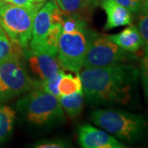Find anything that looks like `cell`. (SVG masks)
<instances>
[{"label":"cell","mask_w":148,"mask_h":148,"mask_svg":"<svg viewBox=\"0 0 148 148\" xmlns=\"http://www.w3.org/2000/svg\"><path fill=\"white\" fill-rule=\"evenodd\" d=\"M139 76L138 68L127 63L85 69L80 77L89 102L127 105L133 100Z\"/></svg>","instance_id":"1"},{"label":"cell","mask_w":148,"mask_h":148,"mask_svg":"<svg viewBox=\"0 0 148 148\" xmlns=\"http://www.w3.org/2000/svg\"><path fill=\"white\" fill-rule=\"evenodd\" d=\"M90 119L114 137L127 143L148 138V119L142 114L120 110H96Z\"/></svg>","instance_id":"2"},{"label":"cell","mask_w":148,"mask_h":148,"mask_svg":"<svg viewBox=\"0 0 148 148\" xmlns=\"http://www.w3.org/2000/svg\"><path fill=\"white\" fill-rule=\"evenodd\" d=\"M16 107L32 124L53 125L64 120V113L58 97L36 88L19 100Z\"/></svg>","instance_id":"3"},{"label":"cell","mask_w":148,"mask_h":148,"mask_svg":"<svg viewBox=\"0 0 148 148\" xmlns=\"http://www.w3.org/2000/svg\"><path fill=\"white\" fill-rule=\"evenodd\" d=\"M37 3L32 7H21L3 3L0 5V24L12 41L23 49L27 48L32 37L34 19L43 5Z\"/></svg>","instance_id":"4"},{"label":"cell","mask_w":148,"mask_h":148,"mask_svg":"<svg viewBox=\"0 0 148 148\" xmlns=\"http://www.w3.org/2000/svg\"><path fill=\"white\" fill-rule=\"evenodd\" d=\"M24 57H13L0 64V103L38 88L28 74Z\"/></svg>","instance_id":"5"},{"label":"cell","mask_w":148,"mask_h":148,"mask_svg":"<svg viewBox=\"0 0 148 148\" xmlns=\"http://www.w3.org/2000/svg\"><path fill=\"white\" fill-rule=\"evenodd\" d=\"M92 33L87 26L71 33H61L58 39L57 56L62 69L76 73H79L83 67Z\"/></svg>","instance_id":"6"},{"label":"cell","mask_w":148,"mask_h":148,"mask_svg":"<svg viewBox=\"0 0 148 148\" xmlns=\"http://www.w3.org/2000/svg\"><path fill=\"white\" fill-rule=\"evenodd\" d=\"M137 59L133 53L126 51L111 41L107 36L92 33L84 59L85 69L127 64Z\"/></svg>","instance_id":"7"},{"label":"cell","mask_w":148,"mask_h":148,"mask_svg":"<svg viewBox=\"0 0 148 148\" xmlns=\"http://www.w3.org/2000/svg\"><path fill=\"white\" fill-rule=\"evenodd\" d=\"M63 11L56 0H49L37 11L32 29V37L29 48L33 50H44V41L51 27L63 20Z\"/></svg>","instance_id":"8"},{"label":"cell","mask_w":148,"mask_h":148,"mask_svg":"<svg viewBox=\"0 0 148 148\" xmlns=\"http://www.w3.org/2000/svg\"><path fill=\"white\" fill-rule=\"evenodd\" d=\"M24 58L27 59L29 69L36 77L38 88L40 83L62 69L58 56L44 50H33L29 47L26 48L24 49Z\"/></svg>","instance_id":"9"},{"label":"cell","mask_w":148,"mask_h":148,"mask_svg":"<svg viewBox=\"0 0 148 148\" xmlns=\"http://www.w3.org/2000/svg\"><path fill=\"white\" fill-rule=\"evenodd\" d=\"M78 143L84 148H123L126 146L115 137L90 124H83L78 129Z\"/></svg>","instance_id":"10"},{"label":"cell","mask_w":148,"mask_h":148,"mask_svg":"<svg viewBox=\"0 0 148 148\" xmlns=\"http://www.w3.org/2000/svg\"><path fill=\"white\" fill-rule=\"evenodd\" d=\"M101 4L107 16L105 26L106 31L132 23V12L127 8L118 4L113 0H101Z\"/></svg>","instance_id":"11"},{"label":"cell","mask_w":148,"mask_h":148,"mask_svg":"<svg viewBox=\"0 0 148 148\" xmlns=\"http://www.w3.org/2000/svg\"><path fill=\"white\" fill-rule=\"evenodd\" d=\"M107 37L111 41L115 43L118 46L131 53L138 51L144 45L138 27L132 24H129L128 27L119 33L115 35H109Z\"/></svg>","instance_id":"12"},{"label":"cell","mask_w":148,"mask_h":148,"mask_svg":"<svg viewBox=\"0 0 148 148\" xmlns=\"http://www.w3.org/2000/svg\"><path fill=\"white\" fill-rule=\"evenodd\" d=\"M58 8L65 13L75 15L87 20L93 8L98 3V0H56Z\"/></svg>","instance_id":"13"},{"label":"cell","mask_w":148,"mask_h":148,"mask_svg":"<svg viewBox=\"0 0 148 148\" xmlns=\"http://www.w3.org/2000/svg\"><path fill=\"white\" fill-rule=\"evenodd\" d=\"M16 119V111L8 106H0V145L10 138Z\"/></svg>","instance_id":"14"},{"label":"cell","mask_w":148,"mask_h":148,"mask_svg":"<svg viewBox=\"0 0 148 148\" xmlns=\"http://www.w3.org/2000/svg\"><path fill=\"white\" fill-rule=\"evenodd\" d=\"M58 99L63 110L69 116L75 118L82 113L84 105V94L82 90L71 95L60 96Z\"/></svg>","instance_id":"15"},{"label":"cell","mask_w":148,"mask_h":148,"mask_svg":"<svg viewBox=\"0 0 148 148\" xmlns=\"http://www.w3.org/2000/svg\"><path fill=\"white\" fill-rule=\"evenodd\" d=\"M13 57H24V49L12 41L5 32L0 33V64Z\"/></svg>","instance_id":"16"},{"label":"cell","mask_w":148,"mask_h":148,"mask_svg":"<svg viewBox=\"0 0 148 148\" xmlns=\"http://www.w3.org/2000/svg\"><path fill=\"white\" fill-rule=\"evenodd\" d=\"M81 90H82V82L79 75L63 74L58 84L59 97L71 95Z\"/></svg>","instance_id":"17"},{"label":"cell","mask_w":148,"mask_h":148,"mask_svg":"<svg viewBox=\"0 0 148 148\" xmlns=\"http://www.w3.org/2000/svg\"><path fill=\"white\" fill-rule=\"evenodd\" d=\"M64 73V70L60 69L58 73H56L51 77H49V79L43 82L42 83H40L39 86V88L59 98L58 84H59V82L62 78V76Z\"/></svg>","instance_id":"18"},{"label":"cell","mask_w":148,"mask_h":148,"mask_svg":"<svg viewBox=\"0 0 148 148\" xmlns=\"http://www.w3.org/2000/svg\"><path fill=\"white\" fill-rule=\"evenodd\" d=\"M34 147L36 148H65L70 147V143L62 138L44 139L34 143Z\"/></svg>","instance_id":"19"},{"label":"cell","mask_w":148,"mask_h":148,"mask_svg":"<svg viewBox=\"0 0 148 148\" xmlns=\"http://www.w3.org/2000/svg\"><path fill=\"white\" fill-rule=\"evenodd\" d=\"M140 75L142 77L144 93L148 100V49L147 48H146L145 54L142 59Z\"/></svg>","instance_id":"20"},{"label":"cell","mask_w":148,"mask_h":148,"mask_svg":"<svg viewBox=\"0 0 148 148\" xmlns=\"http://www.w3.org/2000/svg\"><path fill=\"white\" fill-rule=\"evenodd\" d=\"M138 28L144 45L148 49V14H140L138 20Z\"/></svg>","instance_id":"21"},{"label":"cell","mask_w":148,"mask_h":148,"mask_svg":"<svg viewBox=\"0 0 148 148\" xmlns=\"http://www.w3.org/2000/svg\"><path fill=\"white\" fill-rule=\"evenodd\" d=\"M118 4L127 8L132 12H139L141 8V0H113Z\"/></svg>","instance_id":"22"},{"label":"cell","mask_w":148,"mask_h":148,"mask_svg":"<svg viewBox=\"0 0 148 148\" xmlns=\"http://www.w3.org/2000/svg\"><path fill=\"white\" fill-rule=\"evenodd\" d=\"M8 3L21 7H32L37 3L35 0H9Z\"/></svg>","instance_id":"23"},{"label":"cell","mask_w":148,"mask_h":148,"mask_svg":"<svg viewBox=\"0 0 148 148\" xmlns=\"http://www.w3.org/2000/svg\"><path fill=\"white\" fill-rule=\"evenodd\" d=\"M140 13L148 14V0H142L141 1V8H140Z\"/></svg>","instance_id":"24"},{"label":"cell","mask_w":148,"mask_h":148,"mask_svg":"<svg viewBox=\"0 0 148 148\" xmlns=\"http://www.w3.org/2000/svg\"><path fill=\"white\" fill-rule=\"evenodd\" d=\"M4 32V31H3V27H2V26H1V24H0V33H1V32Z\"/></svg>","instance_id":"25"},{"label":"cell","mask_w":148,"mask_h":148,"mask_svg":"<svg viewBox=\"0 0 148 148\" xmlns=\"http://www.w3.org/2000/svg\"><path fill=\"white\" fill-rule=\"evenodd\" d=\"M36 3H41V2H43V1H45V0H35Z\"/></svg>","instance_id":"26"},{"label":"cell","mask_w":148,"mask_h":148,"mask_svg":"<svg viewBox=\"0 0 148 148\" xmlns=\"http://www.w3.org/2000/svg\"><path fill=\"white\" fill-rule=\"evenodd\" d=\"M3 2H4V3H8L9 2V0H2Z\"/></svg>","instance_id":"27"},{"label":"cell","mask_w":148,"mask_h":148,"mask_svg":"<svg viewBox=\"0 0 148 148\" xmlns=\"http://www.w3.org/2000/svg\"><path fill=\"white\" fill-rule=\"evenodd\" d=\"M3 3H4V2H3L2 0H0V5H2V4H3Z\"/></svg>","instance_id":"28"},{"label":"cell","mask_w":148,"mask_h":148,"mask_svg":"<svg viewBox=\"0 0 148 148\" xmlns=\"http://www.w3.org/2000/svg\"><path fill=\"white\" fill-rule=\"evenodd\" d=\"M141 1H142V0H141Z\"/></svg>","instance_id":"29"}]
</instances>
